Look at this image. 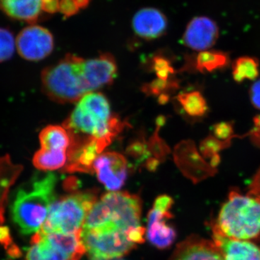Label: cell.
I'll return each mask as SVG.
<instances>
[{"label": "cell", "instance_id": "cell-30", "mask_svg": "<svg viewBox=\"0 0 260 260\" xmlns=\"http://www.w3.org/2000/svg\"><path fill=\"white\" fill-rule=\"evenodd\" d=\"M251 104L260 110V80L253 84L249 91Z\"/></svg>", "mask_w": 260, "mask_h": 260}, {"label": "cell", "instance_id": "cell-7", "mask_svg": "<svg viewBox=\"0 0 260 260\" xmlns=\"http://www.w3.org/2000/svg\"><path fill=\"white\" fill-rule=\"evenodd\" d=\"M85 253L81 232L68 234L40 230L32 237L26 260H80Z\"/></svg>", "mask_w": 260, "mask_h": 260}, {"label": "cell", "instance_id": "cell-35", "mask_svg": "<svg viewBox=\"0 0 260 260\" xmlns=\"http://www.w3.org/2000/svg\"><path fill=\"white\" fill-rule=\"evenodd\" d=\"M220 155H219V154H217V155H214V156L212 157V158L210 159L209 164L212 167L214 168V169H216L217 167H218L219 164H220Z\"/></svg>", "mask_w": 260, "mask_h": 260}, {"label": "cell", "instance_id": "cell-18", "mask_svg": "<svg viewBox=\"0 0 260 260\" xmlns=\"http://www.w3.org/2000/svg\"><path fill=\"white\" fill-rule=\"evenodd\" d=\"M41 148L51 150H67L71 144V138L64 126H46L39 135Z\"/></svg>", "mask_w": 260, "mask_h": 260}, {"label": "cell", "instance_id": "cell-10", "mask_svg": "<svg viewBox=\"0 0 260 260\" xmlns=\"http://www.w3.org/2000/svg\"><path fill=\"white\" fill-rule=\"evenodd\" d=\"M174 160L181 172L194 183H198L216 173L205 160L190 140L181 142L174 150Z\"/></svg>", "mask_w": 260, "mask_h": 260}, {"label": "cell", "instance_id": "cell-15", "mask_svg": "<svg viewBox=\"0 0 260 260\" xmlns=\"http://www.w3.org/2000/svg\"><path fill=\"white\" fill-rule=\"evenodd\" d=\"M167 17L156 8H143L133 17L135 34L145 40H153L162 37L167 31Z\"/></svg>", "mask_w": 260, "mask_h": 260}, {"label": "cell", "instance_id": "cell-11", "mask_svg": "<svg viewBox=\"0 0 260 260\" xmlns=\"http://www.w3.org/2000/svg\"><path fill=\"white\" fill-rule=\"evenodd\" d=\"M93 169L99 181L110 191H119L127 178V160L116 152L99 155L94 162Z\"/></svg>", "mask_w": 260, "mask_h": 260}, {"label": "cell", "instance_id": "cell-2", "mask_svg": "<svg viewBox=\"0 0 260 260\" xmlns=\"http://www.w3.org/2000/svg\"><path fill=\"white\" fill-rule=\"evenodd\" d=\"M56 182L54 174H37L15 191L10 210L22 234L29 235L41 230L56 200Z\"/></svg>", "mask_w": 260, "mask_h": 260}, {"label": "cell", "instance_id": "cell-1", "mask_svg": "<svg viewBox=\"0 0 260 260\" xmlns=\"http://www.w3.org/2000/svg\"><path fill=\"white\" fill-rule=\"evenodd\" d=\"M138 195L110 191L93 205L82 228L81 239L91 260H114L145 242Z\"/></svg>", "mask_w": 260, "mask_h": 260}, {"label": "cell", "instance_id": "cell-24", "mask_svg": "<svg viewBox=\"0 0 260 260\" xmlns=\"http://www.w3.org/2000/svg\"><path fill=\"white\" fill-rule=\"evenodd\" d=\"M15 42L13 34L0 28V62L8 60L14 54Z\"/></svg>", "mask_w": 260, "mask_h": 260}, {"label": "cell", "instance_id": "cell-13", "mask_svg": "<svg viewBox=\"0 0 260 260\" xmlns=\"http://www.w3.org/2000/svg\"><path fill=\"white\" fill-rule=\"evenodd\" d=\"M219 37V28L208 17H195L186 25L182 37L184 46L194 51H207L215 45Z\"/></svg>", "mask_w": 260, "mask_h": 260}, {"label": "cell", "instance_id": "cell-29", "mask_svg": "<svg viewBox=\"0 0 260 260\" xmlns=\"http://www.w3.org/2000/svg\"><path fill=\"white\" fill-rule=\"evenodd\" d=\"M80 8L76 0H60L59 10L64 18H70L76 15L80 11Z\"/></svg>", "mask_w": 260, "mask_h": 260}, {"label": "cell", "instance_id": "cell-26", "mask_svg": "<svg viewBox=\"0 0 260 260\" xmlns=\"http://www.w3.org/2000/svg\"><path fill=\"white\" fill-rule=\"evenodd\" d=\"M178 87L179 84L175 80L158 79L145 87V91L153 95H160V96L162 95H169L167 92L176 90Z\"/></svg>", "mask_w": 260, "mask_h": 260}, {"label": "cell", "instance_id": "cell-8", "mask_svg": "<svg viewBox=\"0 0 260 260\" xmlns=\"http://www.w3.org/2000/svg\"><path fill=\"white\" fill-rule=\"evenodd\" d=\"M174 200L167 194L155 199L148 216L146 236L149 242L160 249H167L177 238V232L170 223L173 218Z\"/></svg>", "mask_w": 260, "mask_h": 260}, {"label": "cell", "instance_id": "cell-28", "mask_svg": "<svg viewBox=\"0 0 260 260\" xmlns=\"http://www.w3.org/2000/svg\"><path fill=\"white\" fill-rule=\"evenodd\" d=\"M150 152L155 155L157 160H162L169 153V148L167 145L160 138L157 133L150 140Z\"/></svg>", "mask_w": 260, "mask_h": 260}, {"label": "cell", "instance_id": "cell-3", "mask_svg": "<svg viewBox=\"0 0 260 260\" xmlns=\"http://www.w3.org/2000/svg\"><path fill=\"white\" fill-rule=\"evenodd\" d=\"M63 126L69 133L101 140L108 146L121 133L124 123L112 116L105 95L91 92L80 99Z\"/></svg>", "mask_w": 260, "mask_h": 260}, {"label": "cell", "instance_id": "cell-14", "mask_svg": "<svg viewBox=\"0 0 260 260\" xmlns=\"http://www.w3.org/2000/svg\"><path fill=\"white\" fill-rule=\"evenodd\" d=\"M170 260H223L214 242L191 236L178 244Z\"/></svg>", "mask_w": 260, "mask_h": 260}, {"label": "cell", "instance_id": "cell-21", "mask_svg": "<svg viewBox=\"0 0 260 260\" xmlns=\"http://www.w3.org/2000/svg\"><path fill=\"white\" fill-rule=\"evenodd\" d=\"M177 100L186 116L200 118L204 116L208 112L206 100L203 94L197 90L179 93Z\"/></svg>", "mask_w": 260, "mask_h": 260}, {"label": "cell", "instance_id": "cell-25", "mask_svg": "<svg viewBox=\"0 0 260 260\" xmlns=\"http://www.w3.org/2000/svg\"><path fill=\"white\" fill-rule=\"evenodd\" d=\"M152 67L158 79L169 80L171 75L175 73L172 62L164 56H155L152 61Z\"/></svg>", "mask_w": 260, "mask_h": 260}, {"label": "cell", "instance_id": "cell-17", "mask_svg": "<svg viewBox=\"0 0 260 260\" xmlns=\"http://www.w3.org/2000/svg\"><path fill=\"white\" fill-rule=\"evenodd\" d=\"M0 7L12 18L34 23L42 10V0H0Z\"/></svg>", "mask_w": 260, "mask_h": 260}, {"label": "cell", "instance_id": "cell-34", "mask_svg": "<svg viewBox=\"0 0 260 260\" xmlns=\"http://www.w3.org/2000/svg\"><path fill=\"white\" fill-rule=\"evenodd\" d=\"M251 138L254 140L256 145L260 147V124L254 125V129L251 131Z\"/></svg>", "mask_w": 260, "mask_h": 260}, {"label": "cell", "instance_id": "cell-4", "mask_svg": "<svg viewBox=\"0 0 260 260\" xmlns=\"http://www.w3.org/2000/svg\"><path fill=\"white\" fill-rule=\"evenodd\" d=\"M213 232L237 240L248 241L260 235V196L243 195L233 190L212 223Z\"/></svg>", "mask_w": 260, "mask_h": 260}, {"label": "cell", "instance_id": "cell-6", "mask_svg": "<svg viewBox=\"0 0 260 260\" xmlns=\"http://www.w3.org/2000/svg\"><path fill=\"white\" fill-rule=\"evenodd\" d=\"M98 200L96 191H75L53 203L41 230L77 234L81 232L88 213Z\"/></svg>", "mask_w": 260, "mask_h": 260}, {"label": "cell", "instance_id": "cell-5", "mask_svg": "<svg viewBox=\"0 0 260 260\" xmlns=\"http://www.w3.org/2000/svg\"><path fill=\"white\" fill-rule=\"evenodd\" d=\"M84 59L68 54L59 62L42 73V90L53 102L75 103L88 93L84 80Z\"/></svg>", "mask_w": 260, "mask_h": 260}, {"label": "cell", "instance_id": "cell-20", "mask_svg": "<svg viewBox=\"0 0 260 260\" xmlns=\"http://www.w3.org/2000/svg\"><path fill=\"white\" fill-rule=\"evenodd\" d=\"M67 160V150H51L41 148L34 155L32 164L39 170L47 172L64 167Z\"/></svg>", "mask_w": 260, "mask_h": 260}, {"label": "cell", "instance_id": "cell-32", "mask_svg": "<svg viewBox=\"0 0 260 260\" xmlns=\"http://www.w3.org/2000/svg\"><path fill=\"white\" fill-rule=\"evenodd\" d=\"M249 189V191H248L247 194L254 195V196H260V168L254 175V179L251 181Z\"/></svg>", "mask_w": 260, "mask_h": 260}, {"label": "cell", "instance_id": "cell-27", "mask_svg": "<svg viewBox=\"0 0 260 260\" xmlns=\"http://www.w3.org/2000/svg\"><path fill=\"white\" fill-rule=\"evenodd\" d=\"M214 137L222 141L232 140L234 137V123L232 121H221L213 126Z\"/></svg>", "mask_w": 260, "mask_h": 260}, {"label": "cell", "instance_id": "cell-22", "mask_svg": "<svg viewBox=\"0 0 260 260\" xmlns=\"http://www.w3.org/2000/svg\"><path fill=\"white\" fill-rule=\"evenodd\" d=\"M259 61L251 56H242L233 63V78L237 83L255 80L259 75Z\"/></svg>", "mask_w": 260, "mask_h": 260}, {"label": "cell", "instance_id": "cell-19", "mask_svg": "<svg viewBox=\"0 0 260 260\" xmlns=\"http://www.w3.org/2000/svg\"><path fill=\"white\" fill-rule=\"evenodd\" d=\"M194 63L197 71L201 73H212L226 68L230 63V57L225 51H203L197 55Z\"/></svg>", "mask_w": 260, "mask_h": 260}, {"label": "cell", "instance_id": "cell-9", "mask_svg": "<svg viewBox=\"0 0 260 260\" xmlns=\"http://www.w3.org/2000/svg\"><path fill=\"white\" fill-rule=\"evenodd\" d=\"M19 54L29 61L44 59L52 52L54 40L48 29L39 25H30L22 30L17 38Z\"/></svg>", "mask_w": 260, "mask_h": 260}, {"label": "cell", "instance_id": "cell-23", "mask_svg": "<svg viewBox=\"0 0 260 260\" xmlns=\"http://www.w3.org/2000/svg\"><path fill=\"white\" fill-rule=\"evenodd\" d=\"M232 145V140L222 141L215 137H207L201 142L200 145V153L204 158H211L214 155L219 154V152L227 148Z\"/></svg>", "mask_w": 260, "mask_h": 260}, {"label": "cell", "instance_id": "cell-31", "mask_svg": "<svg viewBox=\"0 0 260 260\" xmlns=\"http://www.w3.org/2000/svg\"><path fill=\"white\" fill-rule=\"evenodd\" d=\"M60 0H42V10L48 13H55L59 11Z\"/></svg>", "mask_w": 260, "mask_h": 260}, {"label": "cell", "instance_id": "cell-12", "mask_svg": "<svg viewBox=\"0 0 260 260\" xmlns=\"http://www.w3.org/2000/svg\"><path fill=\"white\" fill-rule=\"evenodd\" d=\"M116 74L117 65L114 56L110 53H104L88 60L84 59L83 75L88 93L111 85Z\"/></svg>", "mask_w": 260, "mask_h": 260}, {"label": "cell", "instance_id": "cell-33", "mask_svg": "<svg viewBox=\"0 0 260 260\" xmlns=\"http://www.w3.org/2000/svg\"><path fill=\"white\" fill-rule=\"evenodd\" d=\"M12 239L10 237L9 229L8 227H0V244L8 246L11 244Z\"/></svg>", "mask_w": 260, "mask_h": 260}, {"label": "cell", "instance_id": "cell-16", "mask_svg": "<svg viewBox=\"0 0 260 260\" xmlns=\"http://www.w3.org/2000/svg\"><path fill=\"white\" fill-rule=\"evenodd\" d=\"M213 234V242L223 260H260L259 249L253 243L230 239L215 232Z\"/></svg>", "mask_w": 260, "mask_h": 260}]
</instances>
